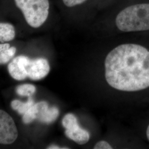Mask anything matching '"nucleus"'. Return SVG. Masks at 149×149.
Listing matches in <instances>:
<instances>
[{"label":"nucleus","mask_w":149,"mask_h":149,"mask_svg":"<svg viewBox=\"0 0 149 149\" xmlns=\"http://www.w3.org/2000/svg\"><path fill=\"white\" fill-rule=\"evenodd\" d=\"M105 69L107 82L116 90L146 89L149 87V51L138 44L120 45L107 55Z\"/></svg>","instance_id":"1"},{"label":"nucleus","mask_w":149,"mask_h":149,"mask_svg":"<svg viewBox=\"0 0 149 149\" xmlns=\"http://www.w3.org/2000/svg\"><path fill=\"white\" fill-rule=\"evenodd\" d=\"M50 69L47 59H31L24 55L15 58L8 65L9 74L17 81L25 80L27 77L34 81L42 80L48 75Z\"/></svg>","instance_id":"2"},{"label":"nucleus","mask_w":149,"mask_h":149,"mask_svg":"<svg viewBox=\"0 0 149 149\" xmlns=\"http://www.w3.org/2000/svg\"><path fill=\"white\" fill-rule=\"evenodd\" d=\"M118 28L125 32L149 30V3L130 6L120 11L116 18Z\"/></svg>","instance_id":"3"},{"label":"nucleus","mask_w":149,"mask_h":149,"mask_svg":"<svg viewBox=\"0 0 149 149\" xmlns=\"http://www.w3.org/2000/svg\"><path fill=\"white\" fill-rule=\"evenodd\" d=\"M17 7L22 12L27 23L39 28L47 21L49 15V0H15Z\"/></svg>","instance_id":"4"},{"label":"nucleus","mask_w":149,"mask_h":149,"mask_svg":"<svg viewBox=\"0 0 149 149\" xmlns=\"http://www.w3.org/2000/svg\"><path fill=\"white\" fill-rule=\"evenodd\" d=\"M62 125L65 129L67 138L79 145L86 144L90 140V135L88 131L80 127L77 119L74 114L68 113L62 120Z\"/></svg>","instance_id":"5"},{"label":"nucleus","mask_w":149,"mask_h":149,"mask_svg":"<svg viewBox=\"0 0 149 149\" xmlns=\"http://www.w3.org/2000/svg\"><path fill=\"white\" fill-rule=\"evenodd\" d=\"M18 137V130L13 118L7 112L0 110V144H12Z\"/></svg>","instance_id":"6"},{"label":"nucleus","mask_w":149,"mask_h":149,"mask_svg":"<svg viewBox=\"0 0 149 149\" xmlns=\"http://www.w3.org/2000/svg\"><path fill=\"white\" fill-rule=\"evenodd\" d=\"M37 119L41 122L50 124L56 120L59 115V109L56 107H49L47 102L34 103Z\"/></svg>","instance_id":"7"},{"label":"nucleus","mask_w":149,"mask_h":149,"mask_svg":"<svg viewBox=\"0 0 149 149\" xmlns=\"http://www.w3.org/2000/svg\"><path fill=\"white\" fill-rule=\"evenodd\" d=\"M16 32L14 26L8 23H0V42L4 43L13 40Z\"/></svg>","instance_id":"8"},{"label":"nucleus","mask_w":149,"mask_h":149,"mask_svg":"<svg viewBox=\"0 0 149 149\" xmlns=\"http://www.w3.org/2000/svg\"><path fill=\"white\" fill-rule=\"evenodd\" d=\"M16 48L8 43L0 44V65L8 63L16 53Z\"/></svg>","instance_id":"9"},{"label":"nucleus","mask_w":149,"mask_h":149,"mask_svg":"<svg viewBox=\"0 0 149 149\" xmlns=\"http://www.w3.org/2000/svg\"><path fill=\"white\" fill-rule=\"evenodd\" d=\"M34 104L32 98H29L26 102H23L18 100H15L11 102L12 108L18 113L20 115H23Z\"/></svg>","instance_id":"10"},{"label":"nucleus","mask_w":149,"mask_h":149,"mask_svg":"<svg viewBox=\"0 0 149 149\" xmlns=\"http://www.w3.org/2000/svg\"><path fill=\"white\" fill-rule=\"evenodd\" d=\"M36 91V87L32 84H23L17 86L16 93L21 96L31 97Z\"/></svg>","instance_id":"11"},{"label":"nucleus","mask_w":149,"mask_h":149,"mask_svg":"<svg viewBox=\"0 0 149 149\" xmlns=\"http://www.w3.org/2000/svg\"><path fill=\"white\" fill-rule=\"evenodd\" d=\"M34 104L23 115L22 120L23 122L26 124H29L33 122L35 119H37L36 113Z\"/></svg>","instance_id":"12"},{"label":"nucleus","mask_w":149,"mask_h":149,"mask_svg":"<svg viewBox=\"0 0 149 149\" xmlns=\"http://www.w3.org/2000/svg\"><path fill=\"white\" fill-rule=\"evenodd\" d=\"M87 0H63L64 5L68 7H72L83 3Z\"/></svg>","instance_id":"13"},{"label":"nucleus","mask_w":149,"mask_h":149,"mask_svg":"<svg viewBox=\"0 0 149 149\" xmlns=\"http://www.w3.org/2000/svg\"><path fill=\"white\" fill-rule=\"evenodd\" d=\"M95 149H111L112 147L110 144L105 141H100L98 142L94 146Z\"/></svg>","instance_id":"14"},{"label":"nucleus","mask_w":149,"mask_h":149,"mask_svg":"<svg viewBox=\"0 0 149 149\" xmlns=\"http://www.w3.org/2000/svg\"><path fill=\"white\" fill-rule=\"evenodd\" d=\"M48 149H63V148H59L58 146H56V145H51V146H49L48 148Z\"/></svg>","instance_id":"15"},{"label":"nucleus","mask_w":149,"mask_h":149,"mask_svg":"<svg viewBox=\"0 0 149 149\" xmlns=\"http://www.w3.org/2000/svg\"><path fill=\"white\" fill-rule=\"evenodd\" d=\"M146 136H147V138L148 139L149 141V125L148 127L147 128V130H146Z\"/></svg>","instance_id":"16"}]
</instances>
